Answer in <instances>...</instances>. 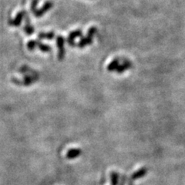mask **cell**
I'll return each mask as SVG.
<instances>
[{
	"instance_id": "obj_1",
	"label": "cell",
	"mask_w": 185,
	"mask_h": 185,
	"mask_svg": "<svg viewBox=\"0 0 185 185\" xmlns=\"http://www.w3.org/2000/svg\"><path fill=\"white\" fill-rule=\"evenodd\" d=\"M97 33V29L95 26L90 28L89 30L87 32V35L86 36H82L80 40L77 43V46L80 48H84L86 46H89V45L92 44L93 41V38L96 33Z\"/></svg>"
},
{
	"instance_id": "obj_2",
	"label": "cell",
	"mask_w": 185,
	"mask_h": 185,
	"mask_svg": "<svg viewBox=\"0 0 185 185\" xmlns=\"http://www.w3.org/2000/svg\"><path fill=\"white\" fill-rule=\"evenodd\" d=\"M65 39L63 36H58L56 37V46L58 48V59L63 60L65 56Z\"/></svg>"
},
{
	"instance_id": "obj_3",
	"label": "cell",
	"mask_w": 185,
	"mask_h": 185,
	"mask_svg": "<svg viewBox=\"0 0 185 185\" xmlns=\"http://www.w3.org/2000/svg\"><path fill=\"white\" fill-rule=\"evenodd\" d=\"M26 16V12L24 10L19 11V13L16 14V17L13 19H9V25L11 26H15V27H18L21 25L22 22H23L24 17Z\"/></svg>"
},
{
	"instance_id": "obj_4",
	"label": "cell",
	"mask_w": 185,
	"mask_h": 185,
	"mask_svg": "<svg viewBox=\"0 0 185 185\" xmlns=\"http://www.w3.org/2000/svg\"><path fill=\"white\" fill-rule=\"evenodd\" d=\"M53 2L52 1L46 2V3L43 4V6L40 8V9H37V10L33 13V15H34L36 17H38V18L41 17V16H43V15L46 14L48 11L50 10L52 8H53Z\"/></svg>"
},
{
	"instance_id": "obj_5",
	"label": "cell",
	"mask_w": 185,
	"mask_h": 185,
	"mask_svg": "<svg viewBox=\"0 0 185 185\" xmlns=\"http://www.w3.org/2000/svg\"><path fill=\"white\" fill-rule=\"evenodd\" d=\"M83 36V32L81 29H76V30L72 31L69 33V36L67 38V43L70 46H76V43H75V39L79 37H82Z\"/></svg>"
},
{
	"instance_id": "obj_6",
	"label": "cell",
	"mask_w": 185,
	"mask_h": 185,
	"mask_svg": "<svg viewBox=\"0 0 185 185\" xmlns=\"http://www.w3.org/2000/svg\"><path fill=\"white\" fill-rule=\"evenodd\" d=\"M23 29H24L25 33H26L27 35H29V36L33 35V33H34V31H35L34 27L32 26L29 16H28L27 15L26 16V23H25V26L24 28H23Z\"/></svg>"
},
{
	"instance_id": "obj_7",
	"label": "cell",
	"mask_w": 185,
	"mask_h": 185,
	"mask_svg": "<svg viewBox=\"0 0 185 185\" xmlns=\"http://www.w3.org/2000/svg\"><path fill=\"white\" fill-rule=\"evenodd\" d=\"M81 153L82 151L80 149H70L67 151L66 157L67 159H75V158L78 157L81 154Z\"/></svg>"
},
{
	"instance_id": "obj_8",
	"label": "cell",
	"mask_w": 185,
	"mask_h": 185,
	"mask_svg": "<svg viewBox=\"0 0 185 185\" xmlns=\"http://www.w3.org/2000/svg\"><path fill=\"white\" fill-rule=\"evenodd\" d=\"M38 37L40 39H47V40H52L54 39L55 33L54 32H48V33H39Z\"/></svg>"
},
{
	"instance_id": "obj_9",
	"label": "cell",
	"mask_w": 185,
	"mask_h": 185,
	"mask_svg": "<svg viewBox=\"0 0 185 185\" xmlns=\"http://www.w3.org/2000/svg\"><path fill=\"white\" fill-rule=\"evenodd\" d=\"M37 46L39 50L41 52H43V53H48V52L51 50L50 46L46 44H44V43H42L39 41H37Z\"/></svg>"
},
{
	"instance_id": "obj_10",
	"label": "cell",
	"mask_w": 185,
	"mask_h": 185,
	"mask_svg": "<svg viewBox=\"0 0 185 185\" xmlns=\"http://www.w3.org/2000/svg\"><path fill=\"white\" fill-rule=\"evenodd\" d=\"M37 46V41L36 40H29L27 43V48L29 51H33Z\"/></svg>"
},
{
	"instance_id": "obj_11",
	"label": "cell",
	"mask_w": 185,
	"mask_h": 185,
	"mask_svg": "<svg viewBox=\"0 0 185 185\" xmlns=\"http://www.w3.org/2000/svg\"><path fill=\"white\" fill-rule=\"evenodd\" d=\"M39 3V0H33L31 3V10L33 13L37 10V6Z\"/></svg>"
},
{
	"instance_id": "obj_12",
	"label": "cell",
	"mask_w": 185,
	"mask_h": 185,
	"mask_svg": "<svg viewBox=\"0 0 185 185\" xmlns=\"http://www.w3.org/2000/svg\"><path fill=\"white\" fill-rule=\"evenodd\" d=\"M33 78L32 77V76H26V77L24 78V84L26 85V86H28V85L31 84L32 83H33Z\"/></svg>"
}]
</instances>
